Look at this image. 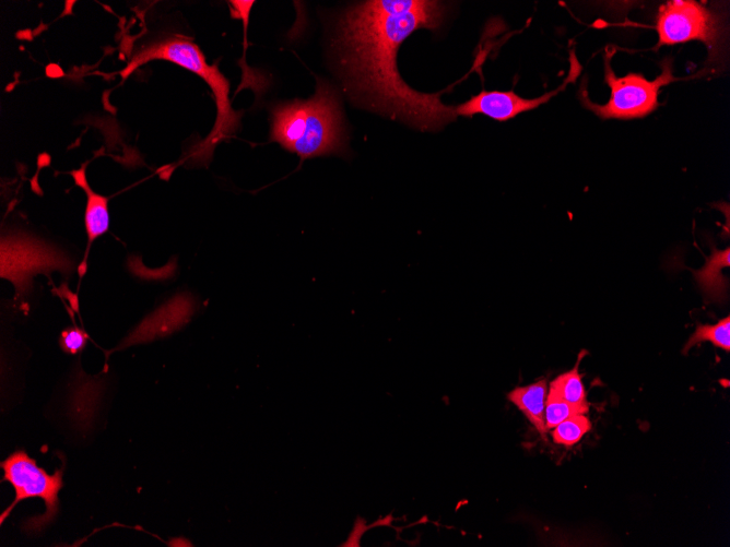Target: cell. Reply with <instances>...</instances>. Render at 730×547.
<instances>
[{"label":"cell","mask_w":730,"mask_h":547,"mask_svg":"<svg viewBox=\"0 0 730 547\" xmlns=\"http://www.w3.org/2000/svg\"><path fill=\"white\" fill-rule=\"evenodd\" d=\"M445 13L439 1L405 14L386 12L379 0L345 10L338 20L334 49L351 92L367 107L420 130H436L452 121L455 107L445 105L439 94L411 88L396 62L403 40L419 28H438Z\"/></svg>","instance_id":"obj_1"},{"label":"cell","mask_w":730,"mask_h":547,"mask_svg":"<svg viewBox=\"0 0 730 547\" xmlns=\"http://www.w3.org/2000/svg\"><path fill=\"white\" fill-rule=\"evenodd\" d=\"M655 28L656 48L699 40L715 52L721 37L718 15L694 0H671L660 5Z\"/></svg>","instance_id":"obj_7"},{"label":"cell","mask_w":730,"mask_h":547,"mask_svg":"<svg viewBox=\"0 0 730 547\" xmlns=\"http://www.w3.org/2000/svg\"><path fill=\"white\" fill-rule=\"evenodd\" d=\"M270 141L309 157L346 151V134L338 93L326 81H318L308 99L275 105L270 112Z\"/></svg>","instance_id":"obj_2"},{"label":"cell","mask_w":730,"mask_h":547,"mask_svg":"<svg viewBox=\"0 0 730 547\" xmlns=\"http://www.w3.org/2000/svg\"><path fill=\"white\" fill-rule=\"evenodd\" d=\"M1 467L4 471L3 480L9 481L15 491L13 502L1 514V523L20 501L28 498H40L45 502L46 511L38 516L26 520L23 527L28 533H40L58 514V494L63 486V468L50 475L22 450L7 457L1 463Z\"/></svg>","instance_id":"obj_6"},{"label":"cell","mask_w":730,"mask_h":547,"mask_svg":"<svg viewBox=\"0 0 730 547\" xmlns=\"http://www.w3.org/2000/svg\"><path fill=\"white\" fill-rule=\"evenodd\" d=\"M580 72L581 66L574 51H572L568 74L557 88L534 98L520 97L513 91H482L467 102L455 106V112L457 116L463 117H472L479 114L497 121H506L548 103L569 83L575 82Z\"/></svg>","instance_id":"obj_8"},{"label":"cell","mask_w":730,"mask_h":547,"mask_svg":"<svg viewBox=\"0 0 730 547\" xmlns=\"http://www.w3.org/2000/svg\"><path fill=\"white\" fill-rule=\"evenodd\" d=\"M702 342H710L714 346L728 353L730 350V317L727 316L715 324H698L686 342L683 354Z\"/></svg>","instance_id":"obj_15"},{"label":"cell","mask_w":730,"mask_h":547,"mask_svg":"<svg viewBox=\"0 0 730 547\" xmlns=\"http://www.w3.org/2000/svg\"><path fill=\"white\" fill-rule=\"evenodd\" d=\"M196 308V300L191 295L177 294L145 317L116 349L168 336L190 320Z\"/></svg>","instance_id":"obj_9"},{"label":"cell","mask_w":730,"mask_h":547,"mask_svg":"<svg viewBox=\"0 0 730 547\" xmlns=\"http://www.w3.org/2000/svg\"><path fill=\"white\" fill-rule=\"evenodd\" d=\"M589 408L579 407L564 401L549 390L544 411L545 427L548 430L553 429L566 418L577 414H587Z\"/></svg>","instance_id":"obj_17"},{"label":"cell","mask_w":730,"mask_h":547,"mask_svg":"<svg viewBox=\"0 0 730 547\" xmlns=\"http://www.w3.org/2000/svg\"><path fill=\"white\" fill-rule=\"evenodd\" d=\"M152 60L170 61L197 74L210 86L215 99L216 119L210 134L196 145L192 152L196 159L209 160L215 145L234 134L240 127L243 111L232 108L229 81L216 63L207 62L204 53L197 44L187 37L176 35L142 45L133 51L127 66L118 74L125 80L137 68Z\"/></svg>","instance_id":"obj_3"},{"label":"cell","mask_w":730,"mask_h":547,"mask_svg":"<svg viewBox=\"0 0 730 547\" xmlns=\"http://www.w3.org/2000/svg\"><path fill=\"white\" fill-rule=\"evenodd\" d=\"M730 265V249L718 250L711 248V254L706 258L705 265L693 271L696 282L703 292L713 299H721L726 293L727 278L721 270Z\"/></svg>","instance_id":"obj_13"},{"label":"cell","mask_w":730,"mask_h":547,"mask_svg":"<svg viewBox=\"0 0 730 547\" xmlns=\"http://www.w3.org/2000/svg\"><path fill=\"white\" fill-rule=\"evenodd\" d=\"M105 389V378L90 377L80 369L71 387V414L78 424L84 428L87 418L92 417L96 404Z\"/></svg>","instance_id":"obj_12"},{"label":"cell","mask_w":730,"mask_h":547,"mask_svg":"<svg viewBox=\"0 0 730 547\" xmlns=\"http://www.w3.org/2000/svg\"><path fill=\"white\" fill-rule=\"evenodd\" d=\"M661 73L655 80H647L641 73L615 75L611 67V53L604 56V83L610 88V98L605 104L590 100L586 85L580 86V102L587 109L602 119L629 120L644 118L659 106L660 88L679 81L673 75L671 59L661 62Z\"/></svg>","instance_id":"obj_5"},{"label":"cell","mask_w":730,"mask_h":547,"mask_svg":"<svg viewBox=\"0 0 730 547\" xmlns=\"http://www.w3.org/2000/svg\"><path fill=\"white\" fill-rule=\"evenodd\" d=\"M76 269L66 251L34 234L14 229L1 236L0 276L13 284L17 301L31 294L35 275L59 271L71 276Z\"/></svg>","instance_id":"obj_4"},{"label":"cell","mask_w":730,"mask_h":547,"mask_svg":"<svg viewBox=\"0 0 730 547\" xmlns=\"http://www.w3.org/2000/svg\"><path fill=\"white\" fill-rule=\"evenodd\" d=\"M584 355L581 352L576 365L570 370L561 373L552 380L549 390L573 405L589 408L585 385L578 370L580 359Z\"/></svg>","instance_id":"obj_14"},{"label":"cell","mask_w":730,"mask_h":547,"mask_svg":"<svg viewBox=\"0 0 730 547\" xmlns=\"http://www.w3.org/2000/svg\"><path fill=\"white\" fill-rule=\"evenodd\" d=\"M85 167L86 165H83L70 173L74 183L83 189L86 194L84 225L87 235V248L84 260L80 264L82 266H84V263L86 264V255L91 243L107 233L110 225L108 198L92 190L86 179Z\"/></svg>","instance_id":"obj_10"},{"label":"cell","mask_w":730,"mask_h":547,"mask_svg":"<svg viewBox=\"0 0 730 547\" xmlns=\"http://www.w3.org/2000/svg\"><path fill=\"white\" fill-rule=\"evenodd\" d=\"M89 334L79 326H68L61 331L58 342L60 348L71 355L81 353L87 343Z\"/></svg>","instance_id":"obj_18"},{"label":"cell","mask_w":730,"mask_h":547,"mask_svg":"<svg viewBox=\"0 0 730 547\" xmlns=\"http://www.w3.org/2000/svg\"><path fill=\"white\" fill-rule=\"evenodd\" d=\"M548 389L546 380L541 379L528 385L517 387L507 394V399L526 415L543 439H546L548 432L544 420Z\"/></svg>","instance_id":"obj_11"},{"label":"cell","mask_w":730,"mask_h":547,"mask_svg":"<svg viewBox=\"0 0 730 547\" xmlns=\"http://www.w3.org/2000/svg\"><path fill=\"white\" fill-rule=\"evenodd\" d=\"M591 427L585 414L573 415L553 428L552 438L555 443L574 445L591 430Z\"/></svg>","instance_id":"obj_16"}]
</instances>
